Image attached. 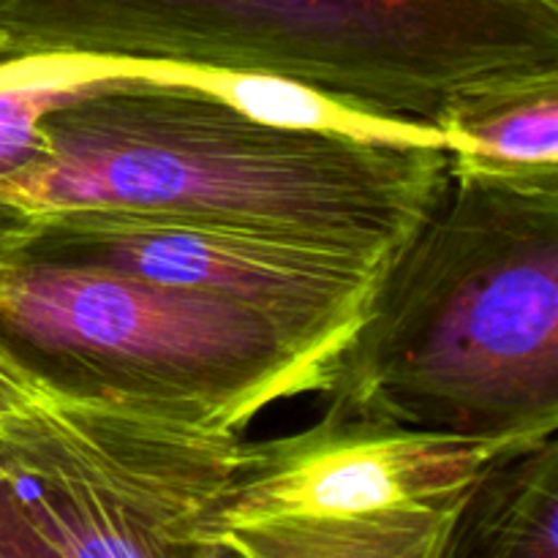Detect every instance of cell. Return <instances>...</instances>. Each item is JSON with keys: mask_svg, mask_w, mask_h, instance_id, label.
<instances>
[{"mask_svg": "<svg viewBox=\"0 0 558 558\" xmlns=\"http://www.w3.org/2000/svg\"><path fill=\"white\" fill-rule=\"evenodd\" d=\"M0 183L27 213L118 205L390 259L439 196L450 145L251 118L178 65L129 63L41 114Z\"/></svg>", "mask_w": 558, "mask_h": 558, "instance_id": "cell-1", "label": "cell"}, {"mask_svg": "<svg viewBox=\"0 0 558 558\" xmlns=\"http://www.w3.org/2000/svg\"><path fill=\"white\" fill-rule=\"evenodd\" d=\"M319 392L436 434H556L558 167L505 169L450 147L439 196L385 262Z\"/></svg>", "mask_w": 558, "mask_h": 558, "instance_id": "cell-2", "label": "cell"}, {"mask_svg": "<svg viewBox=\"0 0 558 558\" xmlns=\"http://www.w3.org/2000/svg\"><path fill=\"white\" fill-rule=\"evenodd\" d=\"M0 52L278 76L450 145L474 96L558 76V0H0Z\"/></svg>", "mask_w": 558, "mask_h": 558, "instance_id": "cell-3", "label": "cell"}, {"mask_svg": "<svg viewBox=\"0 0 558 558\" xmlns=\"http://www.w3.org/2000/svg\"><path fill=\"white\" fill-rule=\"evenodd\" d=\"M0 357L44 392L243 430L322 368L243 305L101 267L0 262Z\"/></svg>", "mask_w": 558, "mask_h": 558, "instance_id": "cell-4", "label": "cell"}, {"mask_svg": "<svg viewBox=\"0 0 558 558\" xmlns=\"http://www.w3.org/2000/svg\"><path fill=\"white\" fill-rule=\"evenodd\" d=\"M240 430L101 398L0 417V558H218Z\"/></svg>", "mask_w": 558, "mask_h": 558, "instance_id": "cell-5", "label": "cell"}, {"mask_svg": "<svg viewBox=\"0 0 558 558\" xmlns=\"http://www.w3.org/2000/svg\"><path fill=\"white\" fill-rule=\"evenodd\" d=\"M518 445L327 407L311 428L245 445L218 558H445L485 469Z\"/></svg>", "mask_w": 558, "mask_h": 558, "instance_id": "cell-6", "label": "cell"}, {"mask_svg": "<svg viewBox=\"0 0 558 558\" xmlns=\"http://www.w3.org/2000/svg\"><path fill=\"white\" fill-rule=\"evenodd\" d=\"M9 259L101 267L243 305L272 322L314 360L322 379L363 322L387 262L118 205H71L38 213Z\"/></svg>", "mask_w": 558, "mask_h": 558, "instance_id": "cell-7", "label": "cell"}, {"mask_svg": "<svg viewBox=\"0 0 558 558\" xmlns=\"http://www.w3.org/2000/svg\"><path fill=\"white\" fill-rule=\"evenodd\" d=\"M445 558H558L556 434L510 447L485 469Z\"/></svg>", "mask_w": 558, "mask_h": 558, "instance_id": "cell-8", "label": "cell"}, {"mask_svg": "<svg viewBox=\"0 0 558 558\" xmlns=\"http://www.w3.org/2000/svg\"><path fill=\"white\" fill-rule=\"evenodd\" d=\"M125 65L112 60L0 52V183L41 156L38 120L47 109ZM31 227L33 218L27 213L0 202V262L20 248Z\"/></svg>", "mask_w": 558, "mask_h": 558, "instance_id": "cell-9", "label": "cell"}, {"mask_svg": "<svg viewBox=\"0 0 558 558\" xmlns=\"http://www.w3.org/2000/svg\"><path fill=\"white\" fill-rule=\"evenodd\" d=\"M450 147L505 169L558 167V76L474 96L450 120Z\"/></svg>", "mask_w": 558, "mask_h": 558, "instance_id": "cell-10", "label": "cell"}, {"mask_svg": "<svg viewBox=\"0 0 558 558\" xmlns=\"http://www.w3.org/2000/svg\"><path fill=\"white\" fill-rule=\"evenodd\" d=\"M44 396H49V392H44L41 387L27 381L20 371H14L0 357V417L9 412H16V409L27 407V403L38 401Z\"/></svg>", "mask_w": 558, "mask_h": 558, "instance_id": "cell-11", "label": "cell"}]
</instances>
